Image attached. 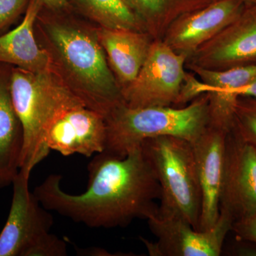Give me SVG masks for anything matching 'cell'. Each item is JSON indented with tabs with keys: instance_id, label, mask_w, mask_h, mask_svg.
<instances>
[{
	"instance_id": "6da1fadb",
	"label": "cell",
	"mask_w": 256,
	"mask_h": 256,
	"mask_svg": "<svg viewBox=\"0 0 256 256\" xmlns=\"http://www.w3.org/2000/svg\"><path fill=\"white\" fill-rule=\"evenodd\" d=\"M88 184L80 194L60 186L62 175L47 176L34 194L42 206L90 228L126 227L159 213L158 178L141 146L122 158L102 152L88 166Z\"/></svg>"
},
{
	"instance_id": "7a4b0ae2",
	"label": "cell",
	"mask_w": 256,
	"mask_h": 256,
	"mask_svg": "<svg viewBox=\"0 0 256 256\" xmlns=\"http://www.w3.org/2000/svg\"><path fill=\"white\" fill-rule=\"evenodd\" d=\"M104 152L122 158L150 138L172 136L194 142L210 124L208 96L202 94L182 107L116 106L106 117Z\"/></svg>"
},
{
	"instance_id": "3957f363",
	"label": "cell",
	"mask_w": 256,
	"mask_h": 256,
	"mask_svg": "<svg viewBox=\"0 0 256 256\" xmlns=\"http://www.w3.org/2000/svg\"><path fill=\"white\" fill-rule=\"evenodd\" d=\"M161 188L158 215L186 220L200 230L202 194L192 143L172 136L140 144Z\"/></svg>"
},
{
	"instance_id": "277c9868",
	"label": "cell",
	"mask_w": 256,
	"mask_h": 256,
	"mask_svg": "<svg viewBox=\"0 0 256 256\" xmlns=\"http://www.w3.org/2000/svg\"><path fill=\"white\" fill-rule=\"evenodd\" d=\"M47 31L64 65L79 82V96L88 107L106 118L122 104L120 88L98 38L60 24L50 25Z\"/></svg>"
},
{
	"instance_id": "5b68a950",
	"label": "cell",
	"mask_w": 256,
	"mask_h": 256,
	"mask_svg": "<svg viewBox=\"0 0 256 256\" xmlns=\"http://www.w3.org/2000/svg\"><path fill=\"white\" fill-rule=\"evenodd\" d=\"M70 90L52 70L44 73H32L18 68L11 70L12 100L23 130L20 170L31 174L48 156L50 150L44 142V127Z\"/></svg>"
},
{
	"instance_id": "8992f818",
	"label": "cell",
	"mask_w": 256,
	"mask_h": 256,
	"mask_svg": "<svg viewBox=\"0 0 256 256\" xmlns=\"http://www.w3.org/2000/svg\"><path fill=\"white\" fill-rule=\"evenodd\" d=\"M30 175L20 170L13 181L8 220L0 234V256H66L67 245L50 232L54 217L34 192Z\"/></svg>"
},
{
	"instance_id": "52a82bcc",
	"label": "cell",
	"mask_w": 256,
	"mask_h": 256,
	"mask_svg": "<svg viewBox=\"0 0 256 256\" xmlns=\"http://www.w3.org/2000/svg\"><path fill=\"white\" fill-rule=\"evenodd\" d=\"M43 140L50 150L63 156L74 154L90 158L105 150L106 118L90 108L70 89L47 120Z\"/></svg>"
},
{
	"instance_id": "ba28073f",
	"label": "cell",
	"mask_w": 256,
	"mask_h": 256,
	"mask_svg": "<svg viewBox=\"0 0 256 256\" xmlns=\"http://www.w3.org/2000/svg\"><path fill=\"white\" fill-rule=\"evenodd\" d=\"M188 60L162 40H154L137 77L120 90L122 104L130 108L178 107Z\"/></svg>"
},
{
	"instance_id": "9c48e42d",
	"label": "cell",
	"mask_w": 256,
	"mask_h": 256,
	"mask_svg": "<svg viewBox=\"0 0 256 256\" xmlns=\"http://www.w3.org/2000/svg\"><path fill=\"white\" fill-rule=\"evenodd\" d=\"M156 242L140 237L151 256H218L224 240L232 230L234 220L224 210L214 226L208 230H196L182 218L156 214L148 220Z\"/></svg>"
},
{
	"instance_id": "30bf717a",
	"label": "cell",
	"mask_w": 256,
	"mask_h": 256,
	"mask_svg": "<svg viewBox=\"0 0 256 256\" xmlns=\"http://www.w3.org/2000/svg\"><path fill=\"white\" fill-rule=\"evenodd\" d=\"M220 210L234 222L256 214V151L232 128L226 138Z\"/></svg>"
},
{
	"instance_id": "8fae6325",
	"label": "cell",
	"mask_w": 256,
	"mask_h": 256,
	"mask_svg": "<svg viewBox=\"0 0 256 256\" xmlns=\"http://www.w3.org/2000/svg\"><path fill=\"white\" fill-rule=\"evenodd\" d=\"M256 64V4H246L228 26L202 45L188 60V66L210 70Z\"/></svg>"
},
{
	"instance_id": "7c38bea8",
	"label": "cell",
	"mask_w": 256,
	"mask_h": 256,
	"mask_svg": "<svg viewBox=\"0 0 256 256\" xmlns=\"http://www.w3.org/2000/svg\"><path fill=\"white\" fill-rule=\"evenodd\" d=\"M245 5L242 0H213L210 4L176 18L162 40L188 60L202 45L228 26Z\"/></svg>"
},
{
	"instance_id": "4fadbf2b",
	"label": "cell",
	"mask_w": 256,
	"mask_h": 256,
	"mask_svg": "<svg viewBox=\"0 0 256 256\" xmlns=\"http://www.w3.org/2000/svg\"><path fill=\"white\" fill-rule=\"evenodd\" d=\"M228 132L208 126L192 142L201 188L200 230L212 228L220 217L226 138Z\"/></svg>"
},
{
	"instance_id": "5bb4252c",
	"label": "cell",
	"mask_w": 256,
	"mask_h": 256,
	"mask_svg": "<svg viewBox=\"0 0 256 256\" xmlns=\"http://www.w3.org/2000/svg\"><path fill=\"white\" fill-rule=\"evenodd\" d=\"M43 8L41 0H30L21 24L0 36V64L32 73L52 70L50 56L40 48L34 34L35 22Z\"/></svg>"
},
{
	"instance_id": "9a60e30c",
	"label": "cell",
	"mask_w": 256,
	"mask_h": 256,
	"mask_svg": "<svg viewBox=\"0 0 256 256\" xmlns=\"http://www.w3.org/2000/svg\"><path fill=\"white\" fill-rule=\"evenodd\" d=\"M97 38L108 58L121 89L137 77L154 40L144 32L100 28Z\"/></svg>"
},
{
	"instance_id": "2e32d148",
	"label": "cell",
	"mask_w": 256,
	"mask_h": 256,
	"mask_svg": "<svg viewBox=\"0 0 256 256\" xmlns=\"http://www.w3.org/2000/svg\"><path fill=\"white\" fill-rule=\"evenodd\" d=\"M10 74L6 76L0 72V188L12 184L18 175L23 148L22 127L10 92Z\"/></svg>"
},
{
	"instance_id": "e0dca14e",
	"label": "cell",
	"mask_w": 256,
	"mask_h": 256,
	"mask_svg": "<svg viewBox=\"0 0 256 256\" xmlns=\"http://www.w3.org/2000/svg\"><path fill=\"white\" fill-rule=\"evenodd\" d=\"M153 40H162L170 25L182 15L204 8L213 0H124Z\"/></svg>"
},
{
	"instance_id": "ac0fdd59",
	"label": "cell",
	"mask_w": 256,
	"mask_h": 256,
	"mask_svg": "<svg viewBox=\"0 0 256 256\" xmlns=\"http://www.w3.org/2000/svg\"><path fill=\"white\" fill-rule=\"evenodd\" d=\"M101 28L144 32L137 15L124 0H68Z\"/></svg>"
},
{
	"instance_id": "d6986e66",
	"label": "cell",
	"mask_w": 256,
	"mask_h": 256,
	"mask_svg": "<svg viewBox=\"0 0 256 256\" xmlns=\"http://www.w3.org/2000/svg\"><path fill=\"white\" fill-rule=\"evenodd\" d=\"M232 129L256 151V98L238 97L234 108Z\"/></svg>"
},
{
	"instance_id": "ffe728a7",
	"label": "cell",
	"mask_w": 256,
	"mask_h": 256,
	"mask_svg": "<svg viewBox=\"0 0 256 256\" xmlns=\"http://www.w3.org/2000/svg\"><path fill=\"white\" fill-rule=\"evenodd\" d=\"M30 0H0V30L13 22L24 11Z\"/></svg>"
},
{
	"instance_id": "44dd1931",
	"label": "cell",
	"mask_w": 256,
	"mask_h": 256,
	"mask_svg": "<svg viewBox=\"0 0 256 256\" xmlns=\"http://www.w3.org/2000/svg\"><path fill=\"white\" fill-rule=\"evenodd\" d=\"M232 232L236 238L256 244V214L244 220L234 222Z\"/></svg>"
},
{
	"instance_id": "7402d4cb",
	"label": "cell",
	"mask_w": 256,
	"mask_h": 256,
	"mask_svg": "<svg viewBox=\"0 0 256 256\" xmlns=\"http://www.w3.org/2000/svg\"><path fill=\"white\" fill-rule=\"evenodd\" d=\"M237 239V242L234 245V254L237 256H256V242L248 240Z\"/></svg>"
},
{
	"instance_id": "603a6c76",
	"label": "cell",
	"mask_w": 256,
	"mask_h": 256,
	"mask_svg": "<svg viewBox=\"0 0 256 256\" xmlns=\"http://www.w3.org/2000/svg\"><path fill=\"white\" fill-rule=\"evenodd\" d=\"M230 95L234 99H237L238 97H250L256 98V78L246 85L235 89L230 92Z\"/></svg>"
},
{
	"instance_id": "cb8c5ba5",
	"label": "cell",
	"mask_w": 256,
	"mask_h": 256,
	"mask_svg": "<svg viewBox=\"0 0 256 256\" xmlns=\"http://www.w3.org/2000/svg\"><path fill=\"white\" fill-rule=\"evenodd\" d=\"M44 8L53 12H62L70 8L68 0H41Z\"/></svg>"
},
{
	"instance_id": "d4e9b609",
	"label": "cell",
	"mask_w": 256,
	"mask_h": 256,
	"mask_svg": "<svg viewBox=\"0 0 256 256\" xmlns=\"http://www.w3.org/2000/svg\"><path fill=\"white\" fill-rule=\"evenodd\" d=\"M246 4H256V0H242Z\"/></svg>"
}]
</instances>
